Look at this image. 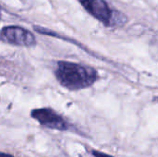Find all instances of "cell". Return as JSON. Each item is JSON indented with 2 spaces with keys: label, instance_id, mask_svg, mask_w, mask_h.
Instances as JSON below:
<instances>
[{
  "label": "cell",
  "instance_id": "1",
  "mask_svg": "<svg viewBox=\"0 0 158 157\" xmlns=\"http://www.w3.org/2000/svg\"><path fill=\"white\" fill-rule=\"evenodd\" d=\"M54 74L58 83L69 91L88 88L98 79V73L94 68L65 60L56 63Z\"/></svg>",
  "mask_w": 158,
  "mask_h": 157
},
{
  "label": "cell",
  "instance_id": "2",
  "mask_svg": "<svg viewBox=\"0 0 158 157\" xmlns=\"http://www.w3.org/2000/svg\"><path fill=\"white\" fill-rule=\"evenodd\" d=\"M0 40L16 46L31 47L37 43L35 35L29 30L17 26H5L0 30Z\"/></svg>",
  "mask_w": 158,
  "mask_h": 157
},
{
  "label": "cell",
  "instance_id": "3",
  "mask_svg": "<svg viewBox=\"0 0 158 157\" xmlns=\"http://www.w3.org/2000/svg\"><path fill=\"white\" fill-rule=\"evenodd\" d=\"M31 117L41 126L46 129L56 130L59 131H65L69 130L68 121L53 108H35L31 111Z\"/></svg>",
  "mask_w": 158,
  "mask_h": 157
},
{
  "label": "cell",
  "instance_id": "4",
  "mask_svg": "<svg viewBox=\"0 0 158 157\" xmlns=\"http://www.w3.org/2000/svg\"><path fill=\"white\" fill-rule=\"evenodd\" d=\"M79 2L94 19L106 26L112 25L115 13L105 0H79Z\"/></svg>",
  "mask_w": 158,
  "mask_h": 157
},
{
  "label": "cell",
  "instance_id": "5",
  "mask_svg": "<svg viewBox=\"0 0 158 157\" xmlns=\"http://www.w3.org/2000/svg\"><path fill=\"white\" fill-rule=\"evenodd\" d=\"M92 155L94 157H113L112 155H109L107 154H105V153L97 151V150H93L92 151Z\"/></svg>",
  "mask_w": 158,
  "mask_h": 157
},
{
  "label": "cell",
  "instance_id": "6",
  "mask_svg": "<svg viewBox=\"0 0 158 157\" xmlns=\"http://www.w3.org/2000/svg\"><path fill=\"white\" fill-rule=\"evenodd\" d=\"M0 157H15L14 155L7 154V153H4V152H0Z\"/></svg>",
  "mask_w": 158,
  "mask_h": 157
},
{
  "label": "cell",
  "instance_id": "7",
  "mask_svg": "<svg viewBox=\"0 0 158 157\" xmlns=\"http://www.w3.org/2000/svg\"><path fill=\"white\" fill-rule=\"evenodd\" d=\"M0 19H1V6H0Z\"/></svg>",
  "mask_w": 158,
  "mask_h": 157
}]
</instances>
